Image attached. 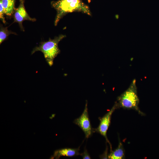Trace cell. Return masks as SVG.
Instances as JSON below:
<instances>
[{"mask_svg":"<svg viewBox=\"0 0 159 159\" xmlns=\"http://www.w3.org/2000/svg\"><path fill=\"white\" fill-rule=\"evenodd\" d=\"M52 5L57 11L54 21L55 26L64 16L69 13L81 12L91 15L89 6L82 0H59L53 2Z\"/></svg>","mask_w":159,"mask_h":159,"instance_id":"obj_1","label":"cell"},{"mask_svg":"<svg viewBox=\"0 0 159 159\" xmlns=\"http://www.w3.org/2000/svg\"><path fill=\"white\" fill-rule=\"evenodd\" d=\"M139 103L136 80L134 79L128 88L117 97L116 103L118 108L134 110L141 115H144V113L140 110L138 107Z\"/></svg>","mask_w":159,"mask_h":159,"instance_id":"obj_2","label":"cell"},{"mask_svg":"<svg viewBox=\"0 0 159 159\" xmlns=\"http://www.w3.org/2000/svg\"><path fill=\"white\" fill-rule=\"evenodd\" d=\"M65 37V35L61 34L53 39H50L47 41L42 42L39 46L33 49L32 54L37 51H41L43 54L48 64L51 66L53 64L54 59L60 52L58 43Z\"/></svg>","mask_w":159,"mask_h":159,"instance_id":"obj_3","label":"cell"},{"mask_svg":"<svg viewBox=\"0 0 159 159\" xmlns=\"http://www.w3.org/2000/svg\"><path fill=\"white\" fill-rule=\"evenodd\" d=\"M74 122L83 130L86 138H88L91 136L92 129L88 112L87 102L82 113L74 120Z\"/></svg>","mask_w":159,"mask_h":159,"instance_id":"obj_4","label":"cell"},{"mask_svg":"<svg viewBox=\"0 0 159 159\" xmlns=\"http://www.w3.org/2000/svg\"><path fill=\"white\" fill-rule=\"evenodd\" d=\"M117 108V107L115 103L111 109L101 118L99 125L96 130L97 132L105 138L107 141L110 145L111 148V144L107 137V133L110 125L112 115L115 110Z\"/></svg>","mask_w":159,"mask_h":159,"instance_id":"obj_5","label":"cell"},{"mask_svg":"<svg viewBox=\"0 0 159 159\" xmlns=\"http://www.w3.org/2000/svg\"><path fill=\"white\" fill-rule=\"evenodd\" d=\"M14 21L18 23L22 30L24 29L22 25L23 22L25 20L34 21L36 20L34 18L29 16L24 8L23 1H21L18 7L15 11L14 16Z\"/></svg>","mask_w":159,"mask_h":159,"instance_id":"obj_6","label":"cell"},{"mask_svg":"<svg viewBox=\"0 0 159 159\" xmlns=\"http://www.w3.org/2000/svg\"><path fill=\"white\" fill-rule=\"evenodd\" d=\"M79 148H65L55 151L54 154V157L59 158L62 156L72 157L80 155L79 153Z\"/></svg>","mask_w":159,"mask_h":159,"instance_id":"obj_7","label":"cell"},{"mask_svg":"<svg viewBox=\"0 0 159 159\" xmlns=\"http://www.w3.org/2000/svg\"><path fill=\"white\" fill-rule=\"evenodd\" d=\"M5 14L11 16L14 13L15 0H0Z\"/></svg>","mask_w":159,"mask_h":159,"instance_id":"obj_8","label":"cell"},{"mask_svg":"<svg viewBox=\"0 0 159 159\" xmlns=\"http://www.w3.org/2000/svg\"><path fill=\"white\" fill-rule=\"evenodd\" d=\"M108 158L110 159H122L125 158V151L122 144L119 141L117 148L111 153L108 155Z\"/></svg>","mask_w":159,"mask_h":159,"instance_id":"obj_9","label":"cell"},{"mask_svg":"<svg viewBox=\"0 0 159 159\" xmlns=\"http://www.w3.org/2000/svg\"><path fill=\"white\" fill-rule=\"evenodd\" d=\"M10 31L7 29V27H3L1 26L0 30V44L7 38L8 36L11 34H14Z\"/></svg>","mask_w":159,"mask_h":159,"instance_id":"obj_10","label":"cell"},{"mask_svg":"<svg viewBox=\"0 0 159 159\" xmlns=\"http://www.w3.org/2000/svg\"><path fill=\"white\" fill-rule=\"evenodd\" d=\"M5 14L3 8L1 3L0 2V18L1 20L4 23H6V21L4 17Z\"/></svg>","mask_w":159,"mask_h":159,"instance_id":"obj_11","label":"cell"},{"mask_svg":"<svg viewBox=\"0 0 159 159\" xmlns=\"http://www.w3.org/2000/svg\"><path fill=\"white\" fill-rule=\"evenodd\" d=\"M80 155L84 159H91V158L86 150H85L84 152Z\"/></svg>","mask_w":159,"mask_h":159,"instance_id":"obj_12","label":"cell"},{"mask_svg":"<svg viewBox=\"0 0 159 159\" xmlns=\"http://www.w3.org/2000/svg\"><path fill=\"white\" fill-rule=\"evenodd\" d=\"M88 3H90L91 2V0H87Z\"/></svg>","mask_w":159,"mask_h":159,"instance_id":"obj_13","label":"cell"}]
</instances>
